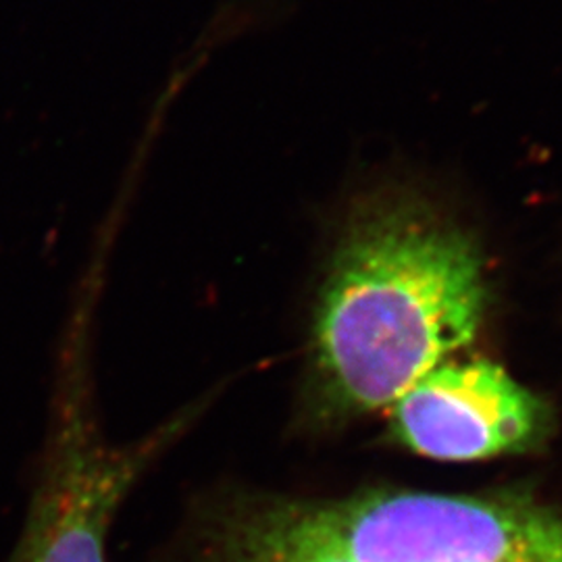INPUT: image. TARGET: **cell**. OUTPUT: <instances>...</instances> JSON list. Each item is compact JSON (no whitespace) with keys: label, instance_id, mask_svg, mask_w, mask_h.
<instances>
[{"label":"cell","instance_id":"3","mask_svg":"<svg viewBox=\"0 0 562 562\" xmlns=\"http://www.w3.org/2000/svg\"><path fill=\"white\" fill-rule=\"evenodd\" d=\"M76 325L23 529L7 562H109L121 504L209 408L206 394L138 440L109 442L92 406L83 327Z\"/></svg>","mask_w":562,"mask_h":562},{"label":"cell","instance_id":"4","mask_svg":"<svg viewBox=\"0 0 562 562\" xmlns=\"http://www.w3.org/2000/svg\"><path fill=\"white\" fill-rule=\"evenodd\" d=\"M390 431L434 461L473 462L517 454L540 442L546 406L503 367L443 362L390 408Z\"/></svg>","mask_w":562,"mask_h":562},{"label":"cell","instance_id":"1","mask_svg":"<svg viewBox=\"0 0 562 562\" xmlns=\"http://www.w3.org/2000/svg\"><path fill=\"white\" fill-rule=\"evenodd\" d=\"M487 285L475 244L408 204L357 223L323 283L313 373L327 408L387 411L475 340Z\"/></svg>","mask_w":562,"mask_h":562},{"label":"cell","instance_id":"2","mask_svg":"<svg viewBox=\"0 0 562 562\" xmlns=\"http://www.w3.org/2000/svg\"><path fill=\"white\" fill-rule=\"evenodd\" d=\"M173 562H562V508L517 494L223 490L192 506Z\"/></svg>","mask_w":562,"mask_h":562}]
</instances>
